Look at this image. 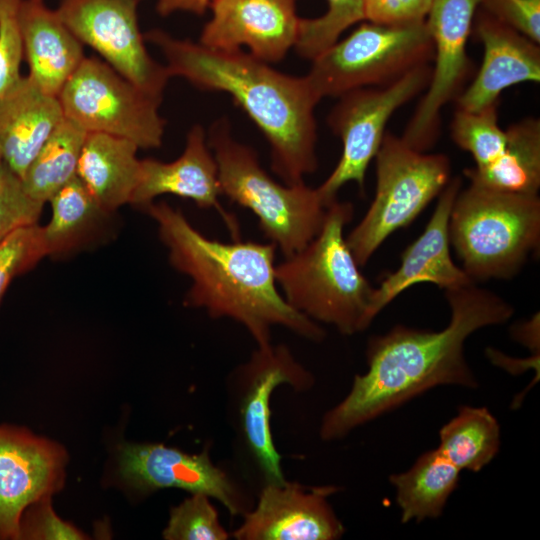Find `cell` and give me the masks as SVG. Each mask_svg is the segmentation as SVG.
<instances>
[{
    "instance_id": "cell-13",
    "label": "cell",
    "mask_w": 540,
    "mask_h": 540,
    "mask_svg": "<svg viewBox=\"0 0 540 540\" xmlns=\"http://www.w3.org/2000/svg\"><path fill=\"white\" fill-rule=\"evenodd\" d=\"M480 0H433L426 18L434 46V66L426 93L409 120L402 139L426 152L439 135L440 111L454 99L469 72L467 41Z\"/></svg>"
},
{
    "instance_id": "cell-34",
    "label": "cell",
    "mask_w": 540,
    "mask_h": 540,
    "mask_svg": "<svg viewBox=\"0 0 540 540\" xmlns=\"http://www.w3.org/2000/svg\"><path fill=\"white\" fill-rule=\"evenodd\" d=\"M22 0H0V98L10 92L23 77V42L18 24Z\"/></svg>"
},
{
    "instance_id": "cell-21",
    "label": "cell",
    "mask_w": 540,
    "mask_h": 540,
    "mask_svg": "<svg viewBox=\"0 0 540 540\" xmlns=\"http://www.w3.org/2000/svg\"><path fill=\"white\" fill-rule=\"evenodd\" d=\"M18 24L28 76L42 91L58 97L85 58L83 44L44 0H22Z\"/></svg>"
},
{
    "instance_id": "cell-29",
    "label": "cell",
    "mask_w": 540,
    "mask_h": 540,
    "mask_svg": "<svg viewBox=\"0 0 540 540\" xmlns=\"http://www.w3.org/2000/svg\"><path fill=\"white\" fill-rule=\"evenodd\" d=\"M455 144L469 152L477 168L500 156L506 147L507 134L498 123L497 104L479 111L456 109L451 123Z\"/></svg>"
},
{
    "instance_id": "cell-38",
    "label": "cell",
    "mask_w": 540,
    "mask_h": 540,
    "mask_svg": "<svg viewBox=\"0 0 540 540\" xmlns=\"http://www.w3.org/2000/svg\"><path fill=\"white\" fill-rule=\"evenodd\" d=\"M211 2L212 0H158L156 8L162 16H167L176 11L203 14Z\"/></svg>"
},
{
    "instance_id": "cell-9",
    "label": "cell",
    "mask_w": 540,
    "mask_h": 540,
    "mask_svg": "<svg viewBox=\"0 0 540 540\" xmlns=\"http://www.w3.org/2000/svg\"><path fill=\"white\" fill-rule=\"evenodd\" d=\"M313 384V375L285 344L256 346L229 375L228 400L238 445L261 485L286 480L271 429L272 394L282 385L304 392Z\"/></svg>"
},
{
    "instance_id": "cell-15",
    "label": "cell",
    "mask_w": 540,
    "mask_h": 540,
    "mask_svg": "<svg viewBox=\"0 0 540 540\" xmlns=\"http://www.w3.org/2000/svg\"><path fill=\"white\" fill-rule=\"evenodd\" d=\"M339 487L285 480L261 486L257 501L233 531L236 540H335L344 534L328 498Z\"/></svg>"
},
{
    "instance_id": "cell-10",
    "label": "cell",
    "mask_w": 540,
    "mask_h": 540,
    "mask_svg": "<svg viewBox=\"0 0 540 540\" xmlns=\"http://www.w3.org/2000/svg\"><path fill=\"white\" fill-rule=\"evenodd\" d=\"M58 99L65 118L87 133L125 138L139 149L162 143V98L146 93L96 57L84 58Z\"/></svg>"
},
{
    "instance_id": "cell-28",
    "label": "cell",
    "mask_w": 540,
    "mask_h": 540,
    "mask_svg": "<svg viewBox=\"0 0 540 540\" xmlns=\"http://www.w3.org/2000/svg\"><path fill=\"white\" fill-rule=\"evenodd\" d=\"M48 202L52 215L43 226L48 255L76 248L108 215L78 176L61 187Z\"/></svg>"
},
{
    "instance_id": "cell-31",
    "label": "cell",
    "mask_w": 540,
    "mask_h": 540,
    "mask_svg": "<svg viewBox=\"0 0 540 540\" xmlns=\"http://www.w3.org/2000/svg\"><path fill=\"white\" fill-rule=\"evenodd\" d=\"M166 540H227L230 534L219 520L210 497L195 493L170 510L162 533Z\"/></svg>"
},
{
    "instance_id": "cell-22",
    "label": "cell",
    "mask_w": 540,
    "mask_h": 540,
    "mask_svg": "<svg viewBox=\"0 0 540 540\" xmlns=\"http://www.w3.org/2000/svg\"><path fill=\"white\" fill-rule=\"evenodd\" d=\"M65 118L60 101L26 75L0 98V157L22 178L47 139Z\"/></svg>"
},
{
    "instance_id": "cell-35",
    "label": "cell",
    "mask_w": 540,
    "mask_h": 540,
    "mask_svg": "<svg viewBox=\"0 0 540 540\" xmlns=\"http://www.w3.org/2000/svg\"><path fill=\"white\" fill-rule=\"evenodd\" d=\"M74 526L56 516L50 505V496L31 503L19 521L18 539H85Z\"/></svg>"
},
{
    "instance_id": "cell-6",
    "label": "cell",
    "mask_w": 540,
    "mask_h": 540,
    "mask_svg": "<svg viewBox=\"0 0 540 540\" xmlns=\"http://www.w3.org/2000/svg\"><path fill=\"white\" fill-rule=\"evenodd\" d=\"M449 238L474 281L511 279L540 244V199L469 184L449 218Z\"/></svg>"
},
{
    "instance_id": "cell-26",
    "label": "cell",
    "mask_w": 540,
    "mask_h": 540,
    "mask_svg": "<svg viewBox=\"0 0 540 540\" xmlns=\"http://www.w3.org/2000/svg\"><path fill=\"white\" fill-rule=\"evenodd\" d=\"M86 134L67 118L57 126L21 178L25 191L32 199L45 204L77 176Z\"/></svg>"
},
{
    "instance_id": "cell-4",
    "label": "cell",
    "mask_w": 540,
    "mask_h": 540,
    "mask_svg": "<svg viewBox=\"0 0 540 540\" xmlns=\"http://www.w3.org/2000/svg\"><path fill=\"white\" fill-rule=\"evenodd\" d=\"M353 213L351 203L333 202L318 234L275 266L276 282L287 303L343 335L361 332L371 324L368 313L374 291L344 237Z\"/></svg>"
},
{
    "instance_id": "cell-17",
    "label": "cell",
    "mask_w": 540,
    "mask_h": 540,
    "mask_svg": "<svg viewBox=\"0 0 540 540\" xmlns=\"http://www.w3.org/2000/svg\"><path fill=\"white\" fill-rule=\"evenodd\" d=\"M210 7L212 18L199 42L206 47L232 51L247 46L255 58L275 63L296 43L295 0H212Z\"/></svg>"
},
{
    "instance_id": "cell-33",
    "label": "cell",
    "mask_w": 540,
    "mask_h": 540,
    "mask_svg": "<svg viewBox=\"0 0 540 540\" xmlns=\"http://www.w3.org/2000/svg\"><path fill=\"white\" fill-rule=\"evenodd\" d=\"M43 206L27 194L18 175L0 166V242L14 230L37 223Z\"/></svg>"
},
{
    "instance_id": "cell-8",
    "label": "cell",
    "mask_w": 540,
    "mask_h": 540,
    "mask_svg": "<svg viewBox=\"0 0 540 540\" xmlns=\"http://www.w3.org/2000/svg\"><path fill=\"white\" fill-rule=\"evenodd\" d=\"M426 21L406 25L364 23L312 60L305 78L316 97H340L382 86L433 60Z\"/></svg>"
},
{
    "instance_id": "cell-12",
    "label": "cell",
    "mask_w": 540,
    "mask_h": 540,
    "mask_svg": "<svg viewBox=\"0 0 540 540\" xmlns=\"http://www.w3.org/2000/svg\"><path fill=\"white\" fill-rule=\"evenodd\" d=\"M139 0H60L56 12L83 44L146 93L162 98L170 78L148 53L141 34Z\"/></svg>"
},
{
    "instance_id": "cell-2",
    "label": "cell",
    "mask_w": 540,
    "mask_h": 540,
    "mask_svg": "<svg viewBox=\"0 0 540 540\" xmlns=\"http://www.w3.org/2000/svg\"><path fill=\"white\" fill-rule=\"evenodd\" d=\"M146 209L157 223L170 264L191 279L185 306L204 309L213 319L236 321L256 346L272 343L274 326L314 342L324 339L325 331L278 291L273 243L211 239L165 201L152 202Z\"/></svg>"
},
{
    "instance_id": "cell-11",
    "label": "cell",
    "mask_w": 540,
    "mask_h": 540,
    "mask_svg": "<svg viewBox=\"0 0 540 540\" xmlns=\"http://www.w3.org/2000/svg\"><path fill=\"white\" fill-rule=\"evenodd\" d=\"M431 73L429 64L422 65L389 84L355 89L339 97L328 124L342 141V153L332 173L316 188L326 207L348 182H356L363 191L366 170L382 144L388 120L427 88Z\"/></svg>"
},
{
    "instance_id": "cell-39",
    "label": "cell",
    "mask_w": 540,
    "mask_h": 540,
    "mask_svg": "<svg viewBox=\"0 0 540 540\" xmlns=\"http://www.w3.org/2000/svg\"><path fill=\"white\" fill-rule=\"evenodd\" d=\"M2 165V160H1V157H0V166Z\"/></svg>"
},
{
    "instance_id": "cell-30",
    "label": "cell",
    "mask_w": 540,
    "mask_h": 540,
    "mask_svg": "<svg viewBox=\"0 0 540 540\" xmlns=\"http://www.w3.org/2000/svg\"><path fill=\"white\" fill-rule=\"evenodd\" d=\"M327 12L314 19H301L294 47L298 54L313 60L364 16V0H327Z\"/></svg>"
},
{
    "instance_id": "cell-3",
    "label": "cell",
    "mask_w": 540,
    "mask_h": 540,
    "mask_svg": "<svg viewBox=\"0 0 540 540\" xmlns=\"http://www.w3.org/2000/svg\"><path fill=\"white\" fill-rule=\"evenodd\" d=\"M144 39L160 49L170 77L232 96L267 139L272 170L283 183H304L317 169L314 109L320 100L305 76L281 73L241 49H213L159 29Z\"/></svg>"
},
{
    "instance_id": "cell-1",
    "label": "cell",
    "mask_w": 540,
    "mask_h": 540,
    "mask_svg": "<svg viewBox=\"0 0 540 540\" xmlns=\"http://www.w3.org/2000/svg\"><path fill=\"white\" fill-rule=\"evenodd\" d=\"M445 296L451 319L443 330L397 325L369 339L367 372L356 375L344 399L323 416L319 434L324 441L340 439L435 386L477 385L464 343L473 332L506 322L514 309L476 283L445 290Z\"/></svg>"
},
{
    "instance_id": "cell-18",
    "label": "cell",
    "mask_w": 540,
    "mask_h": 540,
    "mask_svg": "<svg viewBox=\"0 0 540 540\" xmlns=\"http://www.w3.org/2000/svg\"><path fill=\"white\" fill-rule=\"evenodd\" d=\"M461 184L459 177L450 179L439 194L423 233L402 253L398 269L374 288L368 313L370 322L398 295L415 284L433 283L448 290L475 283L454 263L450 253L449 218Z\"/></svg>"
},
{
    "instance_id": "cell-14",
    "label": "cell",
    "mask_w": 540,
    "mask_h": 540,
    "mask_svg": "<svg viewBox=\"0 0 540 540\" xmlns=\"http://www.w3.org/2000/svg\"><path fill=\"white\" fill-rule=\"evenodd\" d=\"M119 468L126 482L142 492L178 488L205 494L233 516H243L252 508L237 481L212 462L208 449L189 454L159 443L125 444Z\"/></svg>"
},
{
    "instance_id": "cell-24",
    "label": "cell",
    "mask_w": 540,
    "mask_h": 540,
    "mask_svg": "<svg viewBox=\"0 0 540 540\" xmlns=\"http://www.w3.org/2000/svg\"><path fill=\"white\" fill-rule=\"evenodd\" d=\"M503 152L490 164L464 171L470 184L500 192L538 195L540 189V121L529 117L506 129Z\"/></svg>"
},
{
    "instance_id": "cell-5",
    "label": "cell",
    "mask_w": 540,
    "mask_h": 540,
    "mask_svg": "<svg viewBox=\"0 0 540 540\" xmlns=\"http://www.w3.org/2000/svg\"><path fill=\"white\" fill-rule=\"evenodd\" d=\"M207 142L218 166L222 195L249 209L263 235L284 257L318 234L327 207L316 188L275 181L260 165L255 150L235 140L226 117L212 124Z\"/></svg>"
},
{
    "instance_id": "cell-23",
    "label": "cell",
    "mask_w": 540,
    "mask_h": 540,
    "mask_svg": "<svg viewBox=\"0 0 540 540\" xmlns=\"http://www.w3.org/2000/svg\"><path fill=\"white\" fill-rule=\"evenodd\" d=\"M138 149L125 138L105 133L86 134L77 176L108 214L131 203L141 171Z\"/></svg>"
},
{
    "instance_id": "cell-27",
    "label": "cell",
    "mask_w": 540,
    "mask_h": 540,
    "mask_svg": "<svg viewBox=\"0 0 540 540\" xmlns=\"http://www.w3.org/2000/svg\"><path fill=\"white\" fill-rule=\"evenodd\" d=\"M439 436V452L460 471H480L495 457L500 444L499 424L484 407H461Z\"/></svg>"
},
{
    "instance_id": "cell-20",
    "label": "cell",
    "mask_w": 540,
    "mask_h": 540,
    "mask_svg": "<svg viewBox=\"0 0 540 540\" xmlns=\"http://www.w3.org/2000/svg\"><path fill=\"white\" fill-rule=\"evenodd\" d=\"M163 194L190 199L200 208L216 209L234 238L239 236L237 221L219 203L218 166L201 125L189 130L185 149L176 160H141L139 183L130 204L146 207Z\"/></svg>"
},
{
    "instance_id": "cell-36",
    "label": "cell",
    "mask_w": 540,
    "mask_h": 540,
    "mask_svg": "<svg viewBox=\"0 0 540 540\" xmlns=\"http://www.w3.org/2000/svg\"><path fill=\"white\" fill-rule=\"evenodd\" d=\"M483 10L540 44V0H480Z\"/></svg>"
},
{
    "instance_id": "cell-32",
    "label": "cell",
    "mask_w": 540,
    "mask_h": 540,
    "mask_svg": "<svg viewBox=\"0 0 540 540\" xmlns=\"http://www.w3.org/2000/svg\"><path fill=\"white\" fill-rule=\"evenodd\" d=\"M47 255L43 226L38 223L22 226L0 242V303L12 280Z\"/></svg>"
},
{
    "instance_id": "cell-25",
    "label": "cell",
    "mask_w": 540,
    "mask_h": 540,
    "mask_svg": "<svg viewBox=\"0 0 540 540\" xmlns=\"http://www.w3.org/2000/svg\"><path fill=\"white\" fill-rule=\"evenodd\" d=\"M459 475L460 470L438 449L420 456L408 471L392 475L402 522L440 516Z\"/></svg>"
},
{
    "instance_id": "cell-37",
    "label": "cell",
    "mask_w": 540,
    "mask_h": 540,
    "mask_svg": "<svg viewBox=\"0 0 540 540\" xmlns=\"http://www.w3.org/2000/svg\"><path fill=\"white\" fill-rule=\"evenodd\" d=\"M433 0H364L365 20L380 25H406L426 20Z\"/></svg>"
},
{
    "instance_id": "cell-19",
    "label": "cell",
    "mask_w": 540,
    "mask_h": 540,
    "mask_svg": "<svg viewBox=\"0 0 540 540\" xmlns=\"http://www.w3.org/2000/svg\"><path fill=\"white\" fill-rule=\"evenodd\" d=\"M474 19L484 57L476 77L457 98V108L467 111L497 104L501 92L510 86L540 81L539 44L483 9Z\"/></svg>"
},
{
    "instance_id": "cell-7",
    "label": "cell",
    "mask_w": 540,
    "mask_h": 540,
    "mask_svg": "<svg viewBox=\"0 0 540 540\" xmlns=\"http://www.w3.org/2000/svg\"><path fill=\"white\" fill-rule=\"evenodd\" d=\"M375 159L374 199L346 237L359 266H364L392 233L411 224L450 181L446 155L417 151L390 132L385 133Z\"/></svg>"
},
{
    "instance_id": "cell-16",
    "label": "cell",
    "mask_w": 540,
    "mask_h": 540,
    "mask_svg": "<svg viewBox=\"0 0 540 540\" xmlns=\"http://www.w3.org/2000/svg\"><path fill=\"white\" fill-rule=\"evenodd\" d=\"M65 462L58 445L0 425V540L18 539L23 511L61 487Z\"/></svg>"
}]
</instances>
